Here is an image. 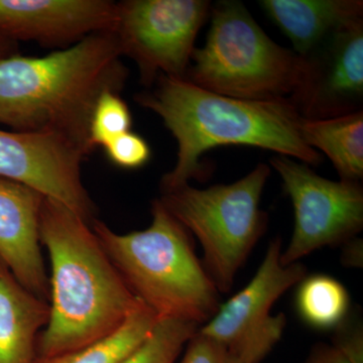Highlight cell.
I'll return each mask as SVG.
<instances>
[{"label": "cell", "instance_id": "obj_6", "mask_svg": "<svg viewBox=\"0 0 363 363\" xmlns=\"http://www.w3.org/2000/svg\"><path fill=\"white\" fill-rule=\"evenodd\" d=\"M271 168L259 164L228 185L197 189L186 184L162 192L160 201L195 235L203 250V266L219 293L233 289L236 274L264 235L267 215L259 208Z\"/></svg>", "mask_w": 363, "mask_h": 363}, {"label": "cell", "instance_id": "obj_1", "mask_svg": "<svg viewBox=\"0 0 363 363\" xmlns=\"http://www.w3.org/2000/svg\"><path fill=\"white\" fill-rule=\"evenodd\" d=\"M136 102L161 117L178 143L174 169L162 177V192L204 180L205 152L221 145L272 150L309 166L323 161L301 135L303 117L290 99H238L198 87L183 78L160 75Z\"/></svg>", "mask_w": 363, "mask_h": 363}, {"label": "cell", "instance_id": "obj_17", "mask_svg": "<svg viewBox=\"0 0 363 363\" xmlns=\"http://www.w3.org/2000/svg\"><path fill=\"white\" fill-rule=\"evenodd\" d=\"M157 321L155 312L143 304L108 337L66 354L37 358L35 363H121L147 340Z\"/></svg>", "mask_w": 363, "mask_h": 363}, {"label": "cell", "instance_id": "obj_3", "mask_svg": "<svg viewBox=\"0 0 363 363\" xmlns=\"http://www.w3.org/2000/svg\"><path fill=\"white\" fill-rule=\"evenodd\" d=\"M112 32L93 33L45 57L0 59V124L21 133H54L89 154L91 116L99 97L128 78Z\"/></svg>", "mask_w": 363, "mask_h": 363}, {"label": "cell", "instance_id": "obj_19", "mask_svg": "<svg viewBox=\"0 0 363 363\" xmlns=\"http://www.w3.org/2000/svg\"><path fill=\"white\" fill-rule=\"evenodd\" d=\"M200 327L176 319H159L149 337L121 363H175Z\"/></svg>", "mask_w": 363, "mask_h": 363}, {"label": "cell", "instance_id": "obj_5", "mask_svg": "<svg viewBox=\"0 0 363 363\" xmlns=\"http://www.w3.org/2000/svg\"><path fill=\"white\" fill-rule=\"evenodd\" d=\"M210 16L206 42L193 52L184 79L238 99H291L300 82L303 59L274 42L242 2H215Z\"/></svg>", "mask_w": 363, "mask_h": 363}, {"label": "cell", "instance_id": "obj_23", "mask_svg": "<svg viewBox=\"0 0 363 363\" xmlns=\"http://www.w3.org/2000/svg\"><path fill=\"white\" fill-rule=\"evenodd\" d=\"M334 332L332 346L348 363H363V330L359 321H351L348 316Z\"/></svg>", "mask_w": 363, "mask_h": 363}, {"label": "cell", "instance_id": "obj_11", "mask_svg": "<svg viewBox=\"0 0 363 363\" xmlns=\"http://www.w3.org/2000/svg\"><path fill=\"white\" fill-rule=\"evenodd\" d=\"M302 59L290 99L301 116L326 119L362 111L363 18L332 33Z\"/></svg>", "mask_w": 363, "mask_h": 363}, {"label": "cell", "instance_id": "obj_26", "mask_svg": "<svg viewBox=\"0 0 363 363\" xmlns=\"http://www.w3.org/2000/svg\"><path fill=\"white\" fill-rule=\"evenodd\" d=\"M18 49V43L0 35V59L13 56Z\"/></svg>", "mask_w": 363, "mask_h": 363}, {"label": "cell", "instance_id": "obj_15", "mask_svg": "<svg viewBox=\"0 0 363 363\" xmlns=\"http://www.w3.org/2000/svg\"><path fill=\"white\" fill-rule=\"evenodd\" d=\"M50 304L26 290L0 260V363H35Z\"/></svg>", "mask_w": 363, "mask_h": 363}, {"label": "cell", "instance_id": "obj_4", "mask_svg": "<svg viewBox=\"0 0 363 363\" xmlns=\"http://www.w3.org/2000/svg\"><path fill=\"white\" fill-rule=\"evenodd\" d=\"M152 215L150 227L128 234L96 219L91 227L131 292L159 319L203 326L220 306L218 290L196 255L192 235L159 199Z\"/></svg>", "mask_w": 363, "mask_h": 363}, {"label": "cell", "instance_id": "obj_18", "mask_svg": "<svg viewBox=\"0 0 363 363\" xmlns=\"http://www.w3.org/2000/svg\"><path fill=\"white\" fill-rule=\"evenodd\" d=\"M297 286L296 308L308 326L321 331L335 330L350 316V293L338 279L312 274Z\"/></svg>", "mask_w": 363, "mask_h": 363}, {"label": "cell", "instance_id": "obj_2", "mask_svg": "<svg viewBox=\"0 0 363 363\" xmlns=\"http://www.w3.org/2000/svg\"><path fill=\"white\" fill-rule=\"evenodd\" d=\"M40 240L49 252L50 320L38 358L73 352L108 337L143 304L100 245L91 224L62 203L43 198Z\"/></svg>", "mask_w": 363, "mask_h": 363}, {"label": "cell", "instance_id": "obj_22", "mask_svg": "<svg viewBox=\"0 0 363 363\" xmlns=\"http://www.w3.org/2000/svg\"><path fill=\"white\" fill-rule=\"evenodd\" d=\"M179 363H235V362L229 354L225 346L198 330L186 344L183 357Z\"/></svg>", "mask_w": 363, "mask_h": 363}, {"label": "cell", "instance_id": "obj_13", "mask_svg": "<svg viewBox=\"0 0 363 363\" xmlns=\"http://www.w3.org/2000/svg\"><path fill=\"white\" fill-rule=\"evenodd\" d=\"M43 198L23 184L0 179V260L23 288L49 303L39 229Z\"/></svg>", "mask_w": 363, "mask_h": 363}, {"label": "cell", "instance_id": "obj_25", "mask_svg": "<svg viewBox=\"0 0 363 363\" xmlns=\"http://www.w3.org/2000/svg\"><path fill=\"white\" fill-rule=\"evenodd\" d=\"M343 245V264L353 267H362V240L354 238Z\"/></svg>", "mask_w": 363, "mask_h": 363}, {"label": "cell", "instance_id": "obj_12", "mask_svg": "<svg viewBox=\"0 0 363 363\" xmlns=\"http://www.w3.org/2000/svg\"><path fill=\"white\" fill-rule=\"evenodd\" d=\"M116 18V2L108 0H0V35L16 43L65 49L112 32Z\"/></svg>", "mask_w": 363, "mask_h": 363}, {"label": "cell", "instance_id": "obj_14", "mask_svg": "<svg viewBox=\"0 0 363 363\" xmlns=\"http://www.w3.org/2000/svg\"><path fill=\"white\" fill-rule=\"evenodd\" d=\"M259 4L301 58L332 33L363 18L362 0H260Z\"/></svg>", "mask_w": 363, "mask_h": 363}, {"label": "cell", "instance_id": "obj_16", "mask_svg": "<svg viewBox=\"0 0 363 363\" xmlns=\"http://www.w3.org/2000/svg\"><path fill=\"white\" fill-rule=\"evenodd\" d=\"M301 135L331 160L340 180L363 178V111L326 119L303 118Z\"/></svg>", "mask_w": 363, "mask_h": 363}, {"label": "cell", "instance_id": "obj_7", "mask_svg": "<svg viewBox=\"0 0 363 363\" xmlns=\"http://www.w3.org/2000/svg\"><path fill=\"white\" fill-rule=\"evenodd\" d=\"M211 6L207 0L117 2L112 33L123 57L138 65L143 85L152 87L160 75L185 78Z\"/></svg>", "mask_w": 363, "mask_h": 363}, {"label": "cell", "instance_id": "obj_9", "mask_svg": "<svg viewBox=\"0 0 363 363\" xmlns=\"http://www.w3.org/2000/svg\"><path fill=\"white\" fill-rule=\"evenodd\" d=\"M281 240L269 242L252 281L229 298L199 330L225 346L235 363H260L281 340L286 319L271 314L272 306L307 276L300 262L284 266Z\"/></svg>", "mask_w": 363, "mask_h": 363}, {"label": "cell", "instance_id": "obj_10", "mask_svg": "<svg viewBox=\"0 0 363 363\" xmlns=\"http://www.w3.org/2000/svg\"><path fill=\"white\" fill-rule=\"evenodd\" d=\"M89 152L64 136L0 130V179L23 184L62 203L88 223L95 206L81 166Z\"/></svg>", "mask_w": 363, "mask_h": 363}, {"label": "cell", "instance_id": "obj_21", "mask_svg": "<svg viewBox=\"0 0 363 363\" xmlns=\"http://www.w3.org/2000/svg\"><path fill=\"white\" fill-rule=\"evenodd\" d=\"M104 150L107 157L123 169L142 168L152 157V150L147 140L130 130L107 143Z\"/></svg>", "mask_w": 363, "mask_h": 363}, {"label": "cell", "instance_id": "obj_8", "mask_svg": "<svg viewBox=\"0 0 363 363\" xmlns=\"http://www.w3.org/2000/svg\"><path fill=\"white\" fill-rule=\"evenodd\" d=\"M269 164L283 181L295 217L292 238L281 252V264L298 262L322 247L344 245L362 230L359 182L328 180L309 164L281 155L272 157Z\"/></svg>", "mask_w": 363, "mask_h": 363}, {"label": "cell", "instance_id": "obj_20", "mask_svg": "<svg viewBox=\"0 0 363 363\" xmlns=\"http://www.w3.org/2000/svg\"><path fill=\"white\" fill-rule=\"evenodd\" d=\"M133 116L128 105L119 96V93L107 91L98 99L91 116V147H104L117 136L130 131Z\"/></svg>", "mask_w": 363, "mask_h": 363}, {"label": "cell", "instance_id": "obj_24", "mask_svg": "<svg viewBox=\"0 0 363 363\" xmlns=\"http://www.w3.org/2000/svg\"><path fill=\"white\" fill-rule=\"evenodd\" d=\"M305 363H348L332 345L319 343L312 348Z\"/></svg>", "mask_w": 363, "mask_h": 363}]
</instances>
